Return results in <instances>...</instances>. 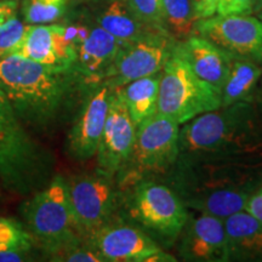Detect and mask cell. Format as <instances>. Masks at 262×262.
I'll use <instances>...</instances> for the list:
<instances>
[{"instance_id":"cell-13","label":"cell","mask_w":262,"mask_h":262,"mask_svg":"<svg viewBox=\"0 0 262 262\" xmlns=\"http://www.w3.org/2000/svg\"><path fill=\"white\" fill-rule=\"evenodd\" d=\"M112 89L106 81H98L85 94L66 139V152L75 162H89L96 156Z\"/></svg>"},{"instance_id":"cell-27","label":"cell","mask_w":262,"mask_h":262,"mask_svg":"<svg viewBox=\"0 0 262 262\" xmlns=\"http://www.w3.org/2000/svg\"><path fill=\"white\" fill-rule=\"evenodd\" d=\"M27 25L21 18L16 17L0 28V58L9 56L24 38Z\"/></svg>"},{"instance_id":"cell-37","label":"cell","mask_w":262,"mask_h":262,"mask_svg":"<svg viewBox=\"0 0 262 262\" xmlns=\"http://www.w3.org/2000/svg\"><path fill=\"white\" fill-rule=\"evenodd\" d=\"M260 86L262 88V78H261V80H260Z\"/></svg>"},{"instance_id":"cell-39","label":"cell","mask_w":262,"mask_h":262,"mask_svg":"<svg viewBox=\"0 0 262 262\" xmlns=\"http://www.w3.org/2000/svg\"><path fill=\"white\" fill-rule=\"evenodd\" d=\"M260 64H261V68H262V61H261V63H260Z\"/></svg>"},{"instance_id":"cell-19","label":"cell","mask_w":262,"mask_h":262,"mask_svg":"<svg viewBox=\"0 0 262 262\" xmlns=\"http://www.w3.org/2000/svg\"><path fill=\"white\" fill-rule=\"evenodd\" d=\"M228 261H262V221L242 210L225 220Z\"/></svg>"},{"instance_id":"cell-8","label":"cell","mask_w":262,"mask_h":262,"mask_svg":"<svg viewBox=\"0 0 262 262\" xmlns=\"http://www.w3.org/2000/svg\"><path fill=\"white\" fill-rule=\"evenodd\" d=\"M220 88L199 78L187 61L176 51L160 73L157 112L171 118L180 126L202 114L219 110Z\"/></svg>"},{"instance_id":"cell-6","label":"cell","mask_w":262,"mask_h":262,"mask_svg":"<svg viewBox=\"0 0 262 262\" xmlns=\"http://www.w3.org/2000/svg\"><path fill=\"white\" fill-rule=\"evenodd\" d=\"M120 193V217L142 229L163 249L176 244L189 210L169 185L148 180Z\"/></svg>"},{"instance_id":"cell-33","label":"cell","mask_w":262,"mask_h":262,"mask_svg":"<svg viewBox=\"0 0 262 262\" xmlns=\"http://www.w3.org/2000/svg\"><path fill=\"white\" fill-rule=\"evenodd\" d=\"M33 255L19 251H0V262H24L31 261Z\"/></svg>"},{"instance_id":"cell-15","label":"cell","mask_w":262,"mask_h":262,"mask_svg":"<svg viewBox=\"0 0 262 262\" xmlns=\"http://www.w3.org/2000/svg\"><path fill=\"white\" fill-rule=\"evenodd\" d=\"M176 244L182 261L227 262L225 222L216 216L189 211Z\"/></svg>"},{"instance_id":"cell-26","label":"cell","mask_w":262,"mask_h":262,"mask_svg":"<svg viewBox=\"0 0 262 262\" xmlns=\"http://www.w3.org/2000/svg\"><path fill=\"white\" fill-rule=\"evenodd\" d=\"M126 2L145 24L164 32L162 19V0H126Z\"/></svg>"},{"instance_id":"cell-10","label":"cell","mask_w":262,"mask_h":262,"mask_svg":"<svg viewBox=\"0 0 262 262\" xmlns=\"http://www.w3.org/2000/svg\"><path fill=\"white\" fill-rule=\"evenodd\" d=\"M85 241L102 255L104 262H176L142 229L119 215L95 229Z\"/></svg>"},{"instance_id":"cell-35","label":"cell","mask_w":262,"mask_h":262,"mask_svg":"<svg viewBox=\"0 0 262 262\" xmlns=\"http://www.w3.org/2000/svg\"><path fill=\"white\" fill-rule=\"evenodd\" d=\"M3 191H4V188H3L2 183H0V201H2V198H3Z\"/></svg>"},{"instance_id":"cell-2","label":"cell","mask_w":262,"mask_h":262,"mask_svg":"<svg viewBox=\"0 0 262 262\" xmlns=\"http://www.w3.org/2000/svg\"><path fill=\"white\" fill-rule=\"evenodd\" d=\"M164 180L189 211L225 220L244 210L262 183V159L179 157Z\"/></svg>"},{"instance_id":"cell-21","label":"cell","mask_w":262,"mask_h":262,"mask_svg":"<svg viewBox=\"0 0 262 262\" xmlns=\"http://www.w3.org/2000/svg\"><path fill=\"white\" fill-rule=\"evenodd\" d=\"M160 73L162 72L139 78L119 86L124 102L136 127L157 113Z\"/></svg>"},{"instance_id":"cell-32","label":"cell","mask_w":262,"mask_h":262,"mask_svg":"<svg viewBox=\"0 0 262 262\" xmlns=\"http://www.w3.org/2000/svg\"><path fill=\"white\" fill-rule=\"evenodd\" d=\"M244 210L262 221V183L249 198Z\"/></svg>"},{"instance_id":"cell-31","label":"cell","mask_w":262,"mask_h":262,"mask_svg":"<svg viewBox=\"0 0 262 262\" xmlns=\"http://www.w3.org/2000/svg\"><path fill=\"white\" fill-rule=\"evenodd\" d=\"M219 2L220 0H192L196 18L201 19L214 16L217 11Z\"/></svg>"},{"instance_id":"cell-36","label":"cell","mask_w":262,"mask_h":262,"mask_svg":"<svg viewBox=\"0 0 262 262\" xmlns=\"http://www.w3.org/2000/svg\"><path fill=\"white\" fill-rule=\"evenodd\" d=\"M256 16H258V17H260V18L262 19V9L260 10V12H258V14H257Z\"/></svg>"},{"instance_id":"cell-12","label":"cell","mask_w":262,"mask_h":262,"mask_svg":"<svg viewBox=\"0 0 262 262\" xmlns=\"http://www.w3.org/2000/svg\"><path fill=\"white\" fill-rule=\"evenodd\" d=\"M176 42L166 33L153 32L120 45L102 81L111 88H119L139 78L159 73L171 57Z\"/></svg>"},{"instance_id":"cell-20","label":"cell","mask_w":262,"mask_h":262,"mask_svg":"<svg viewBox=\"0 0 262 262\" xmlns=\"http://www.w3.org/2000/svg\"><path fill=\"white\" fill-rule=\"evenodd\" d=\"M93 12L94 19L104 31L112 34L120 45H125L146 37L153 32H162L150 27L135 14L126 0H103Z\"/></svg>"},{"instance_id":"cell-25","label":"cell","mask_w":262,"mask_h":262,"mask_svg":"<svg viewBox=\"0 0 262 262\" xmlns=\"http://www.w3.org/2000/svg\"><path fill=\"white\" fill-rule=\"evenodd\" d=\"M37 243L24 222L0 216V251H19L33 255Z\"/></svg>"},{"instance_id":"cell-24","label":"cell","mask_w":262,"mask_h":262,"mask_svg":"<svg viewBox=\"0 0 262 262\" xmlns=\"http://www.w3.org/2000/svg\"><path fill=\"white\" fill-rule=\"evenodd\" d=\"M70 0H19V15L26 25L55 24L67 14Z\"/></svg>"},{"instance_id":"cell-38","label":"cell","mask_w":262,"mask_h":262,"mask_svg":"<svg viewBox=\"0 0 262 262\" xmlns=\"http://www.w3.org/2000/svg\"><path fill=\"white\" fill-rule=\"evenodd\" d=\"M94 2H103V0H94Z\"/></svg>"},{"instance_id":"cell-22","label":"cell","mask_w":262,"mask_h":262,"mask_svg":"<svg viewBox=\"0 0 262 262\" xmlns=\"http://www.w3.org/2000/svg\"><path fill=\"white\" fill-rule=\"evenodd\" d=\"M262 78L261 64L250 60L232 57L231 70L221 88V107L231 106L247 100L260 86Z\"/></svg>"},{"instance_id":"cell-14","label":"cell","mask_w":262,"mask_h":262,"mask_svg":"<svg viewBox=\"0 0 262 262\" xmlns=\"http://www.w3.org/2000/svg\"><path fill=\"white\" fill-rule=\"evenodd\" d=\"M136 125L131 119L119 88H113L110 108L96 152V169L116 178L129 159L136 137Z\"/></svg>"},{"instance_id":"cell-23","label":"cell","mask_w":262,"mask_h":262,"mask_svg":"<svg viewBox=\"0 0 262 262\" xmlns=\"http://www.w3.org/2000/svg\"><path fill=\"white\" fill-rule=\"evenodd\" d=\"M163 29L175 41L194 34L196 18L192 0H162Z\"/></svg>"},{"instance_id":"cell-30","label":"cell","mask_w":262,"mask_h":262,"mask_svg":"<svg viewBox=\"0 0 262 262\" xmlns=\"http://www.w3.org/2000/svg\"><path fill=\"white\" fill-rule=\"evenodd\" d=\"M19 16V0H0V28Z\"/></svg>"},{"instance_id":"cell-29","label":"cell","mask_w":262,"mask_h":262,"mask_svg":"<svg viewBox=\"0 0 262 262\" xmlns=\"http://www.w3.org/2000/svg\"><path fill=\"white\" fill-rule=\"evenodd\" d=\"M217 15H248L253 14L251 0H220Z\"/></svg>"},{"instance_id":"cell-17","label":"cell","mask_w":262,"mask_h":262,"mask_svg":"<svg viewBox=\"0 0 262 262\" xmlns=\"http://www.w3.org/2000/svg\"><path fill=\"white\" fill-rule=\"evenodd\" d=\"M120 49L119 41L95 24L85 40L77 48L72 68L89 84L102 81Z\"/></svg>"},{"instance_id":"cell-9","label":"cell","mask_w":262,"mask_h":262,"mask_svg":"<svg viewBox=\"0 0 262 262\" xmlns=\"http://www.w3.org/2000/svg\"><path fill=\"white\" fill-rule=\"evenodd\" d=\"M66 186L75 224L84 238L119 215L122 193L113 176L96 169L66 178Z\"/></svg>"},{"instance_id":"cell-28","label":"cell","mask_w":262,"mask_h":262,"mask_svg":"<svg viewBox=\"0 0 262 262\" xmlns=\"http://www.w3.org/2000/svg\"><path fill=\"white\" fill-rule=\"evenodd\" d=\"M55 261L62 262H104L102 257L96 249L91 247L86 241L83 243L75 245L70 250L64 251L60 256L55 258Z\"/></svg>"},{"instance_id":"cell-18","label":"cell","mask_w":262,"mask_h":262,"mask_svg":"<svg viewBox=\"0 0 262 262\" xmlns=\"http://www.w3.org/2000/svg\"><path fill=\"white\" fill-rule=\"evenodd\" d=\"M176 51L199 78L220 89L224 86L232 62V57L226 52L196 34L176 42Z\"/></svg>"},{"instance_id":"cell-34","label":"cell","mask_w":262,"mask_h":262,"mask_svg":"<svg viewBox=\"0 0 262 262\" xmlns=\"http://www.w3.org/2000/svg\"><path fill=\"white\" fill-rule=\"evenodd\" d=\"M251 5H253V14L257 15L262 9V0H251Z\"/></svg>"},{"instance_id":"cell-5","label":"cell","mask_w":262,"mask_h":262,"mask_svg":"<svg viewBox=\"0 0 262 262\" xmlns=\"http://www.w3.org/2000/svg\"><path fill=\"white\" fill-rule=\"evenodd\" d=\"M18 211L38 250L50 261L85 241L73 217L64 176L55 173L44 188L22 202Z\"/></svg>"},{"instance_id":"cell-11","label":"cell","mask_w":262,"mask_h":262,"mask_svg":"<svg viewBox=\"0 0 262 262\" xmlns=\"http://www.w3.org/2000/svg\"><path fill=\"white\" fill-rule=\"evenodd\" d=\"M194 34L206 39L228 56L262 61V19L254 14L217 15L196 21Z\"/></svg>"},{"instance_id":"cell-16","label":"cell","mask_w":262,"mask_h":262,"mask_svg":"<svg viewBox=\"0 0 262 262\" xmlns=\"http://www.w3.org/2000/svg\"><path fill=\"white\" fill-rule=\"evenodd\" d=\"M11 55L28 58L54 68H71L75 61V48L64 37L62 24L27 25L24 38Z\"/></svg>"},{"instance_id":"cell-7","label":"cell","mask_w":262,"mask_h":262,"mask_svg":"<svg viewBox=\"0 0 262 262\" xmlns=\"http://www.w3.org/2000/svg\"><path fill=\"white\" fill-rule=\"evenodd\" d=\"M179 124L158 112L137 126L131 155L116 175L120 192L142 181L165 179L179 159Z\"/></svg>"},{"instance_id":"cell-3","label":"cell","mask_w":262,"mask_h":262,"mask_svg":"<svg viewBox=\"0 0 262 262\" xmlns=\"http://www.w3.org/2000/svg\"><path fill=\"white\" fill-rule=\"evenodd\" d=\"M179 157L262 159V88L180 126Z\"/></svg>"},{"instance_id":"cell-4","label":"cell","mask_w":262,"mask_h":262,"mask_svg":"<svg viewBox=\"0 0 262 262\" xmlns=\"http://www.w3.org/2000/svg\"><path fill=\"white\" fill-rule=\"evenodd\" d=\"M55 160L34 139L0 91V183L4 191L32 195L51 181Z\"/></svg>"},{"instance_id":"cell-1","label":"cell","mask_w":262,"mask_h":262,"mask_svg":"<svg viewBox=\"0 0 262 262\" xmlns=\"http://www.w3.org/2000/svg\"><path fill=\"white\" fill-rule=\"evenodd\" d=\"M89 86L72 67H49L17 55L0 58V91L35 135L72 123Z\"/></svg>"}]
</instances>
